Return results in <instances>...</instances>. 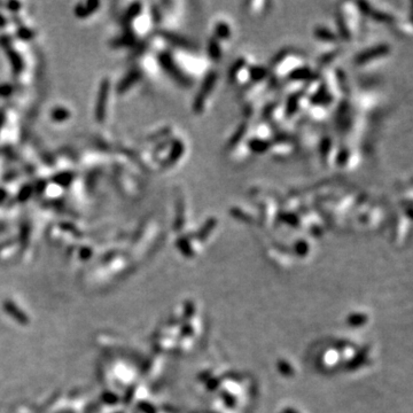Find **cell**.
Returning <instances> with one entry per match:
<instances>
[{
    "label": "cell",
    "mask_w": 413,
    "mask_h": 413,
    "mask_svg": "<svg viewBox=\"0 0 413 413\" xmlns=\"http://www.w3.org/2000/svg\"><path fill=\"white\" fill-rule=\"evenodd\" d=\"M215 84H216V73H210V75H208L206 77V79H204L202 89H201L200 91L201 93H200V96L197 97V100L195 103V107L197 110L202 108V112H203V107H204V103H206L207 97L209 96L211 91H213Z\"/></svg>",
    "instance_id": "cell-1"
},
{
    "label": "cell",
    "mask_w": 413,
    "mask_h": 413,
    "mask_svg": "<svg viewBox=\"0 0 413 413\" xmlns=\"http://www.w3.org/2000/svg\"><path fill=\"white\" fill-rule=\"evenodd\" d=\"M388 52H389L388 45L377 46V48L371 49H366L365 52H363L361 55L357 56V59H356V62L361 63V65H362V63L372 61V60L380 58V56H385Z\"/></svg>",
    "instance_id": "cell-2"
},
{
    "label": "cell",
    "mask_w": 413,
    "mask_h": 413,
    "mask_svg": "<svg viewBox=\"0 0 413 413\" xmlns=\"http://www.w3.org/2000/svg\"><path fill=\"white\" fill-rule=\"evenodd\" d=\"M215 30H216V35L218 36V38H228V36L231 35L230 26H228L227 23H225L224 21L218 22Z\"/></svg>",
    "instance_id": "cell-3"
},
{
    "label": "cell",
    "mask_w": 413,
    "mask_h": 413,
    "mask_svg": "<svg viewBox=\"0 0 413 413\" xmlns=\"http://www.w3.org/2000/svg\"><path fill=\"white\" fill-rule=\"evenodd\" d=\"M250 145V149H253L254 152H257V153H263L265 152L268 148V144L267 140H263V139H260V138H257L256 140H251L249 143Z\"/></svg>",
    "instance_id": "cell-4"
},
{
    "label": "cell",
    "mask_w": 413,
    "mask_h": 413,
    "mask_svg": "<svg viewBox=\"0 0 413 413\" xmlns=\"http://www.w3.org/2000/svg\"><path fill=\"white\" fill-rule=\"evenodd\" d=\"M316 36H317L319 39L327 40V42H332V40H334L333 33H332L331 31H328V30L325 28H319L318 30H316Z\"/></svg>",
    "instance_id": "cell-5"
},
{
    "label": "cell",
    "mask_w": 413,
    "mask_h": 413,
    "mask_svg": "<svg viewBox=\"0 0 413 413\" xmlns=\"http://www.w3.org/2000/svg\"><path fill=\"white\" fill-rule=\"evenodd\" d=\"M208 49H209V54H210L211 58L219 59V56L221 54V51H220L219 46L217 45V43L215 42V40H213V42L209 43V48H208Z\"/></svg>",
    "instance_id": "cell-6"
}]
</instances>
